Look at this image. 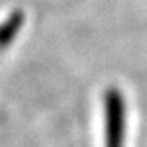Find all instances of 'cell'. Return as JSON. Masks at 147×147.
<instances>
[{"mask_svg": "<svg viewBox=\"0 0 147 147\" xmlns=\"http://www.w3.org/2000/svg\"><path fill=\"white\" fill-rule=\"evenodd\" d=\"M105 108V144L106 147H124L126 134V103L118 88L111 87L103 96Z\"/></svg>", "mask_w": 147, "mask_h": 147, "instance_id": "cell-1", "label": "cell"}, {"mask_svg": "<svg viewBox=\"0 0 147 147\" xmlns=\"http://www.w3.org/2000/svg\"><path fill=\"white\" fill-rule=\"evenodd\" d=\"M25 23V13L21 10H13L5 20L0 23V49L10 46L16 34L20 33L21 26Z\"/></svg>", "mask_w": 147, "mask_h": 147, "instance_id": "cell-2", "label": "cell"}]
</instances>
